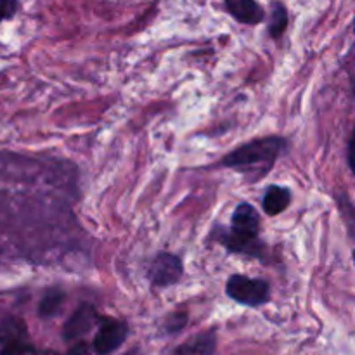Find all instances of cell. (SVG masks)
<instances>
[{"instance_id": "1", "label": "cell", "mask_w": 355, "mask_h": 355, "mask_svg": "<svg viewBox=\"0 0 355 355\" xmlns=\"http://www.w3.org/2000/svg\"><path fill=\"white\" fill-rule=\"evenodd\" d=\"M284 148H286V139L283 137L274 135V137L257 139L225 156L222 165L239 170L246 175H263L272 168Z\"/></svg>"}, {"instance_id": "2", "label": "cell", "mask_w": 355, "mask_h": 355, "mask_svg": "<svg viewBox=\"0 0 355 355\" xmlns=\"http://www.w3.org/2000/svg\"><path fill=\"white\" fill-rule=\"evenodd\" d=\"M260 218L255 208L248 203H241L232 215V227L227 234L220 236L229 252L246 253L262 259L263 245L259 239Z\"/></svg>"}, {"instance_id": "3", "label": "cell", "mask_w": 355, "mask_h": 355, "mask_svg": "<svg viewBox=\"0 0 355 355\" xmlns=\"http://www.w3.org/2000/svg\"><path fill=\"white\" fill-rule=\"evenodd\" d=\"M269 284L262 279H250V277L236 274L227 281V295L234 302L248 307H259L269 300Z\"/></svg>"}, {"instance_id": "4", "label": "cell", "mask_w": 355, "mask_h": 355, "mask_svg": "<svg viewBox=\"0 0 355 355\" xmlns=\"http://www.w3.org/2000/svg\"><path fill=\"white\" fill-rule=\"evenodd\" d=\"M182 272L184 267L179 257L172 255V253H159L149 267V279L155 286L166 288L179 283Z\"/></svg>"}, {"instance_id": "5", "label": "cell", "mask_w": 355, "mask_h": 355, "mask_svg": "<svg viewBox=\"0 0 355 355\" xmlns=\"http://www.w3.org/2000/svg\"><path fill=\"white\" fill-rule=\"evenodd\" d=\"M128 335V326L121 321H114V319H107L101 324L99 331H97L96 338H94V350L99 355L111 354L116 350L121 343L125 342Z\"/></svg>"}, {"instance_id": "6", "label": "cell", "mask_w": 355, "mask_h": 355, "mask_svg": "<svg viewBox=\"0 0 355 355\" xmlns=\"http://www.w3.org/2000/svg\"><path fill=\"white\" fill-rule=\"evenodd\" d=\"M97 321V312L96 309L90 304H83L73 312L71 318L68 319V322L64 324V331H62V336H64L66 342H73V340L80 338V336L87 335L90 331L94 324Z\"/></svg>"}, {"instance_id": "7", "label": "cell", "mask_w": 355, "mask_h": 355, "mask_svg": "<svg viewBox=\"0 0 355 355\" xmlns=\"http://www.w3.org/2000/svg\"><path fill=\"white\" fill-rule=\"evenodd\" d=\"M217 347L215 331H205L177 347L172 355H211Z\"/></svg>"}, {"instance_id": "8", "label": "cell", "mask_w": 355, "mask_h": 355, "mask_svg": "<svg viewBox=\"0 0 355 355\" xmlns=\"http://www.w3.org/2000/svg\"><path fill=\"white\" fill-rule=\"evenodd\" d=\"M227 9L239 23L259 24L263 19V10L255 0H225Z\"/></svg>"}, {"instance_id": "9", "label": "cell", "mask_w": 355, "mask_h": 355, "mask_svg": "<svg viewBox=\"0 0 355 355\" xmlns=\"http://www.w3.org/2000/svg\"><path fill=\"white\" fill-rule=\"evenodd\" d=\"M291 201V193L286 187L272 186L267 189L266 196H263V211L267 215H277L288 208Z\"/></svg>"}, {"instance_id": "10", "label": "cell", "mask_w": 355, "mask_h": 355, "mask_svg": "<svg viewBox=\"0 0 355 355\" xmlns=\"http://www.w3.org/2000/svg\"><path fill=\"white\" fill-rule=\"evenodd\" d=\"M26 336L28 329L26 324L23 322V319L7 318L0 322V343H2V345L12 342H24Z\"/></svg>"}, {"instance_id": "11", "label": "cell", "mask_w": 355, "mask_h": 355, "mask_svg": "<svg viewBox=\"0 0 355 355\" xmlns=\"http://www.w3.org/2000/svg\"><path fill=\"white\" fill-rule=\"evenodd\" d=\"M62 302H64V293L61 290H51L42 298L40 305H38V314L42 318H52L59 312Z\"/></svg>"}, {"instance_id": "12", "label": "cell", "mask_w": 355, "mask_h": 355, "mask_svg": "<svg viewBox=\"0 0 355 355\" xmlns=\"http://www.w3.org/2000/svg\"><path fill=\"white\" fill-rule=\"evenodd\" d=\"M286 24H288V12L284 9V6L281 3H276L272 10V19H270V35L274 38H279L283 35V31L286 30Z\"/></svg>"}, {"instance_id": "13", "label": "cell", "mask_w": 355, "mask_h": 355, "mask_svg": "<svg viewBox=\"0 0 355 355\" xmlns=\"http://www.w3.org/2000/svg\"><path fill=\"white\" fill-rule=\"evenodd\" d=\"M0 355H37V350L24 340V342L6 343L0 350Z\"/></svg>"}, {"instance_id": "14", "label": "cell", "mask_w": 355, "mask_h": 355, "mask_svg": "<svg viewBox=\"0 0 355 355\" xmlns=\"http://www.w3.org/2000/svg\"><path fill=\"white\" fill-rule=\"evenodd\" d=\"M186 321H187L186 314H173V315H170L168 321L165 322L166 331H168V333L180 331V329H182L184 326H186Z\"/></svg>"}, {"instance_id": "15", "label": "cell", "mask_w": 355, "mask_h": 355, "mask_svg": "<svg viewBox=\"0 0 355 355\" xmlns=\"http://www.w3.org/2000/svg\"><path fill=\"white\" fill-rule=\"evenodd\" d=\"M17 10V0H0V23L10 19Z\"/></svg>"}, {"instance_id": "16", "label": "cell", "mask_w": 355, "mask_h": 355, "mask_svg": "<svg viewBox=\"0 0 355 355\" xmlns=\"http://www.w3.org/2000/svg\"><path fill=\"white\" fill-rule=\"evenodd\" d=\"M45 355H59V354H45ZM61 355H90V350H89V347L85 345V343H78V345L73 347L69 352L61 354Z\"/></svg>"}, {"instance_id": "17", "label": "cell", "mask_w": 355, "mask_h": 355, "mask_svg": "<svg viewBox=\"0 0 355 355\" xmlns=\"http://www.w3.org/2000/svg\"><path fill=\"white\" fill-rule=\"evenodd\" d=\"M349 165L352 168V172L355 173V128L352 132V137H350L349 142Z\"/></svg>"}, {"instance_id": "18", "label": "cell", "mask_w": 355, "mask_h": 355, "mask_svg": "<svg viewBox=\"0 0 355 355\" xmlns=\"http://www.w3.org/2000/svg\"><path fill=\"white\" fill-rule=\"evenodd\" d=\"M125 355H141V352H139V350H130V352H127Z\"/></svg>"}, {"instance_id": "19", "label": "cell", "mask_w": 355, "mask_h": 355, "mask_svg": "<svg viewBox=\"0 0 355 355\" xmlns=\"http://www.w3.org/2000/svg\"><path fill=\"white\" fill-rule=\"evenodd\" d=\"M352 90H354V96H355V75H354V78H352Z\"/></svg>"}, {"instance_id": "20", "label": "cell", "mask_w": 355, "mask_h": 355, "mask_svg": "<svg viewBox=\"0 0 355 355\" xmlns=\"http://www.w3.org/2000/svg\"><path fill=\"white\" fill-rule=\"evenodd\" d=\"M354 262H355V252H354Z\"/></svg>"}]
</instances>
